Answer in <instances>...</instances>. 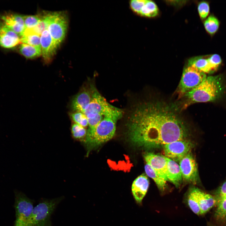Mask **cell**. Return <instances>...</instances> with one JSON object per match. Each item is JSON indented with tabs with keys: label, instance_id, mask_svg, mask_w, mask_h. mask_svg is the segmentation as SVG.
<instances>
[{
	"label": "cell",
	"instance_id": "9a60e30c",
	"mask_svg": "<svg viewBox=\"0 0 226 226\" xmlns=\"http://www.w3.org/2000/svg\"><path fill=\"white\" fill-rule=\"evenodd\" d=\"M149 186L147 175L143 174L137 177L132 186V191L134 198L138 203H141L146 195Z\"/></svg>",
	"mask_w": 226,
	"mask_h": 226
},
{
	"label": "cell",
	"instance_id": "f1b7e54d",
	"mask_svg": "<svg viewBox=\"0 0 226 226\" xmlns=\"http://www.w3.org/2000/svg\"><path fill=\"white\" fill-rule=\"evenodd\" d=\"M43 16L39 15L24 16L25 29L35 26L41 20Z\"/></svg>",
	"mask_w": 226,
	"mask_h": 226
},
{
	"label": "cell",
	"instance_id": "d6986e66",
	"mask_svg": "<svg viewBox=\"0 0 226 226\" xmlns=\"http://www.w3.org/2000/svg\"><path fill=\"white\" fill-rule=\"evenodd\" d=\"M19 51L21 55L28 59H33L41 55V46H34L23 43L20 45Z\"/></svg>",
	"mask_w": 226,
	"mask_h": 226
},
{
	"label": "cell",
	"instance_id": "2e32d148",
	"mask_svg": "<svg viewBox=\"0 0 226 226\" xmlns=\"http://www.w3.org/2000/svg\"><path fill=\"white\" fill-rule=\"evenodd\" d=\"M91 92L86 90L82 91L72 99L71 104L72 109L74 112L84 113L91 102Z\"/></svg>",
	"mask_w": 226,
	"mask_h": 226
},
{
	"label": "cell",
	"instance_id": "6da1fadb",
	"mask_svg": "<svg viewBox=\"0 0 226 226\" xmlns=\"http://www.w3.org/2000/svg\"><path fill=\"white\" fill-rule=\"evenodd\" d=\"M128 135L138 147H158L186 139L188 128L175 106L160 100L142 103L133 110L128 122Z\"/></svg>",
	"mask_w": 226,
	"mask_h": 226
},
{
	"label": "cell",
	"instance_id": "d4e9b609",
	"mask_svg": "<svg viewBox=\"0 0 226 226\" xmlns=\"http://www.w3.org/2000/svg\"><path fill=\"white\" fill-rule=\"evenodd\" d=\"M40 36L37 34L24 31L20 36L21 43L35 46H41Z\"/></svg>",
	"mask_w": 226,
	"mask_h": 226
},
{
	"label": "cell",
	"instance_id": "7402d4cb",
	"mask_svg": "<svg viewBox=\"0 0 226 226\" xmlns=\"http://www.w3.org/2000/svg\"><path fill=\"white\" fill-rule=\"evenodd\" d=\"M198 189L196 187L191 189L188 192L187 201L189 206L192 212L199 215H201V214L198 202Z\"/></svg>",
	"mask_w": 226,
	"mask_h": 226
},
{
	"label": "cell",
	"instance_id": "484cf974",
	"mask_svg": "<svg viewBox=\"0 0 226 226\" xmlns=\"http://www.w3.org/2000/svg\"><path fill=\"white\" fill-rule=\"evenodd\" d=\"M158 13V8L156 4L153 1L146 0L142 7L140 15L148 17H155Z\"/></svg>",
	"mask_w": 226,
	"mask_h": 226
},
{
	"label": "cell",
	"instance_id": "ac0fdd59",
	"mask_svg": "<svg viewBox=\"0 0 226 226\" xmlns=\"http://www.w3.org/2000/svg\"><path fill=\"white\" fill-rule=\"evenodd\" d=\"M198 196L201 215L208 212L215 205L217 201L214 197L199 189L198 190Z\"/></svg>",
	"mask_w": 226,
	"mask_h": 226
},
{
	"label": "cell",
	"instance_id": "d6a6232c",
	"mask_svg": "<svg viewBox=\"0 0 226 226\" xmlns=\"http://www.w3.org/2000/svg\"><path fill=\"white\" fill-rule=\"evenodd\" d=\"M146 0H132L129 2L131 9L136 13L140 15L141 9Z\"/></svg>",
	"mask_w": 226,
	"mask_h": 226
},
{
	"label": "cell",
	"instance_id": "ba28073f",
	"mask_svg": "<svg viewBox=\"0 0 226 226\" xmlns=\"http://www.w3.org/2000/svg\"><path fill=\"white\" fill-rule=\"evenodd\" d=\"M67 25V18L64 13H51L47 30L57 47L65 38Z\"/></svg>",
	"mask_w": 226,
	"mask_h": 226
},
{
	"label": "cell",
	"instance_id": "83f0119b",
	"mask_svg": "<svg viewBox=\"0 0 226 226\" xmlns=\"http://www.w3.org/2000/svg\"><path fill=\"white\" fill-rule=\"evenodd\" d=\"M218 205L215 213V217L218 219L226 218V196L218 201Z\"/></svg>",
	"mask_w": 226,
	"mask_h": 226
},
{
	"label": "cell",
	"instance_id": "ffe728a7",
	"mask_svg": "<svg viewBox=\"0 0 226 226\" xmlns=\"http://www.w3.org/2000/svg\"><path fill=\"white\" fill-rule=\"evenodd\" d=\"M188 65L193 66L205 73L213 72L208 59L203 56L196 57L189 61Z\"/></svg>",
	"mask_w": 226,
	"mask_h": 226
},
{
	"label": "cell",
	"instance_id": "7c38bea8",
	"mask_svg": "<svg viewBox=\"0 0 226 226\" xmlns=\"http://www.w3.org/2000/svg\"><path fill=\"white\" fill-rule=\"evenodd\" d=\"M41 55L46 63L50 62L58 48L55 44L49 31L47 29L40 35Z\"/></svg>",
	"mask_w": 226,
	"mask_h": 226
},
{
	"label": "cell",
	"instance_id": "52a82bcc",
	"mask_svg": "<svg viewBox=\"0 0 226 226\" xmlns=\"http://www.w3.org/2000/svg\"><path fill=\"white\" fill-rule=\"evenodd\" d=\"M91 90V100L84 113L88 120L99 115L104 116L115 109L95 88L92 87Z\"/></svg>",
	"mask_w": 226,
	"mask_h": 226
},
{
	"label": "cell",
	"instance_id": "8fae6325",
	"mask_svg": "<svg viewBox=\"0 0 226 226\" xmlns=\"http://www.w3.org/2000/svg\"><path fill=\"white\" fill-rule=\"evenodd\" d=\"M21 43L20 36L0 20V46L10 49Z\"/></svg>",
	"mask_w": 226,
	"mask_h": 226
},
{
	"label": "cell",
	"instance_id": "44dd1931",
	"mask_svg": "<svg viewBox=\"0 0 226 226\" xmlns=\"http://www.w3.org/2000/svg\"><path fill=\"white\" fill-rule=\"evenodd\" d=\"M144 169L147 175L153 180L159 189L164 191L165 188L167 180L147 164L145 166Z\"/></svg>",
	"mask_w": 226,
	"mask_h": 226
},
{
	"label": "cell",
	"instance_id": "4316f807",
	"mask_svg": "<svg viewBox=\"0 0 226 226\" xmlns=\"http://www.w3.org/2000/svg\"><path fill=\"white\" fill-rule=\"evenodd\" d=\"M71 132L73 137L76 139L84 141L86 137L87 131L84 127L76 123L71 126Z\"/></svg>",
	"mask_w": 226,
	"mask_h": 226
},
{
	"label": "cell",
	"instance_id": "8992f818",
	"mask_svg": "<svg viewBox=\"0 0 226 226\" xmlns=\"http://www.w3.org/2000/svg\"><path fill=\"white\" fill-rule=\"evenodd\" d=\"M206 73L195 67L188 65L184 68L178 87L180 96L194 89L206 77Z\"/></svg>",
	"mask_w": 226,
	"mask_h": 226
},
{
	"label": "cell",
	"instance_id": "30bf717a",
	"mask_svg": "<svg viewBox=\"0 0 226 226\" xmlns=\"http://www.w3.org/2000/svg\"><path fill=\"white\" fill-rule=\"evenodd\" d=\"M179 165L182 178L185 181L193 185L198 183L199 178L197 165L190 152L180 161Z\"/></svg>",
	"mask_w": 226,
	"mask_h": 226
},
{
	"label": "cell",
	"instance_id": "f546056e",
	"mask_svg": "<svg viewBox=\"0 0 226 226\" xmlns=\"http://www.w3.org/2000/svg\"><path fill=\"white\" fill-rule=\"evenodd\" d=\"M70 116L75 123L84 127L88 126L87 118L84 113L79 112H74L71 114Z\"/></svg>",
	"mask_w": 226,
	"mask_h": 226
},
{
	"label": "cell",
	"instance_id": "4dcf8cb0",
	"mask_svg": "<svg viewBox=\"0 0 226 226\" xmlns=\"http://www.w3.org/2000/svg\"><path fill=\"white\" fill-rule=\"evenodd\" d=\"M199 14L202 19H205L208 16L210 11V6L208 3L202 1L199 3L198 6Z\"/></svg>",
	"mask_w": 226,
	"mask_h": 226
},
{
	"label": "cell",
	"instance_id": "603a6c76",
	"mask_svg": "<svg viewBox=\"0 0 226 226\" xmlns=\"http://www.w3.org/2000/svg\"><path fill=\"white\" fill-rule=\"evenodd\" d=\"M51 16V13L43 16L41 20L35 26L30 29H25L24 31L35 34L40 36L42 32L48 29Z\"/></svg>",
	"mask_w": 226,
	"mask_h": 226
},
{
	"label": "cell",
	"instance_id": "277c9868",
	"mask_svg": "<svg viewBox=\"0 0 226 226\" xmlns=\"http://www.w3.org/2000/svg\"><path fill=\"white\" fill-rule=\"evenodd\" d=\"M63 199V196H61L40 201L34 207L25 226H52L51 220V215Z\"/></svg>",
	"mask_w": 226,
	"mask_h": 226
},
{
	"label": "cell",
	"instance_id": "7a4b0ae2",
	"mask_svg": "<svg viewBox=\"0 0 226 226\" xmlns=\"http://www.w3.org/2000/svg\"><path fill=\"white\" fill-rule=\"evenodd\" d=\"M122 114L121 109L116 108L110 113L105 116L95 128L87 131L84 141L87 148L90 149L109 141L114 136L117 121Z\"/></svg>",
	"mask_w": 226,
	"mask_h": 226
},
{
	"label": "cell",
	"instance_id": "5bb4252c",
	"mask_svg": "<svg viewBox=\"0 0 226 226\" xmlns=\"http://www.w3.org/2000/svg\"><path fill=\"white\" fill-rule=\"evenodd\" d=\"M0 20L20 36L25 29L23 15L15 13H7L2 15Z\"/></svg>",
	"mask_w": 226,
	"mask_h": 226
},
{
	"label": "cell",
	"instance_id": "3957f363",
	"mask_svg": "<svg viewBox=\"0 0 226 226\" xmlns=\"http://www.w3.org/2000/svg\"><path fill=\"white\" fill-rule=\"evenodd\" d=\"M224 88L222 75L209 76L184 95L191 103L214 101L221 97Z\"/></svg>",
	"mask_w": 226,
	"mask_h": 226
},
{
	"label": "cell",
	"instance_id": "5b68a950",
	"mask_svg": "<svg viewBox=\"0 0 226 226\" xmlns=\"http://www.w3.org/2000/svg\"><path fill=\"white\" fill-rule=\"evenodd\" d=\"M15 220L14 226H25L34 208V201L24 193L14 191Z\"/></svg>",
	"mask_w": 226,
	"mask_h": 226
},
{
	"label": "cell",
	"instance_id": "cb8c5ba5",
	"mask_svg": "<svg viewBox=\"0 0 226 226\" xmlns=\"http://www.w3.org/2000/svg\"><path fill=\"white\" fill-rule=\"evenodd\" d=\"M204 25L207 32L210 35H213L218 31L220 22L217 17L211 14L204 21Z\"/></svg>",
	"mask_w": 226,
	"mask_h": 226
},
{
	"label": "cell",
	"instance_id": "4fadbf2b",
	"mask_svg": "<svg viewBox=\"0 0 226 226\" xmlns=\"http://www.w3.org/2000/svg\"><path fill=\"white\" fill-rule=\"evenodd\" d=\"M144 157L146 163L167 180V158L165 156L151 153H146L144 155Z\"/></svg>",
	"mask_w": 226,
	"mask_h": 226
},
{
	"label": "cell",
	"instance_id": "9c48e42d",
	"mask_svg": "<svg viewBox=\"0 0 226 226\" xmlns=\"http://www.w3.org/2000/svg\"><path fill=\"white\" fill-rule=\"evenodd\" d=\"M192 147V143L186 139L178 140L163 146L165 156L176 162L180 161L190 152Z\"/></svg>",
	"mask_w": 226,
	"mask_h": 226
},
{
	"label": "cell",
	"instance_id": "1f68e13d",
	"mask_svg": "<svg viewBox=\"0 0 226 226\" xmlns=\"http://www.w3.org/2000/svg\"><path fill=\"white\" fill-rule=\"evenodd\" d=\"M208 59L213 72L218 69L222 61L221 56L216 54L209 56Z\"/></svg>",
	"mask_w": 226,
	"mask_h": 226
},
{
	"label": "cell",
	"instance_id": "e0dca14e",
	"mask_svg": "<svg viewBox=\"0 0 226 226\" xmlns=\"http://www.w3.org/2000/svg\"><path fill=\"white\" fill-rule=\"evenodd\" d=\"M166 178L167 181L177 187L180 186L183 179L179 165L175 161L167 158Z\"/></svg>",
	"mask_w": 226,
	"mask_h": 226
},
{
	"label": "cell",
	"instance_id": "836d02e7",
	"mask_svg": "<svg viewBox=\"0 0 226 226\" xmlns=\"http://www.w3.org/2000/svg\"><path fill=\"white\" fill-rule=\"evenodd\" d=\"M217 201L221 198L226 196V180L224 181L216 191Z\"/></svg>",
	"mask_w": 226,
	"mask_h": 226
}]
</instances>
